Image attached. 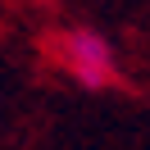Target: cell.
<instances>
[{"label":"cell","mask_w":150,"mask_h":150,"mask_svg":"<svg viewBox=\"0 0 150 150\" xmlns=\"http://www.w3.org/2000/svg\"><path fill=\"white\" fill-rule=\"evenodd\" d=\"M64 59L73 68V77L86 82V86H109L114 82V50L91 28H77V32L64 37Z\"/></svg>","instance_id":"cell-1"}]
</instances>
